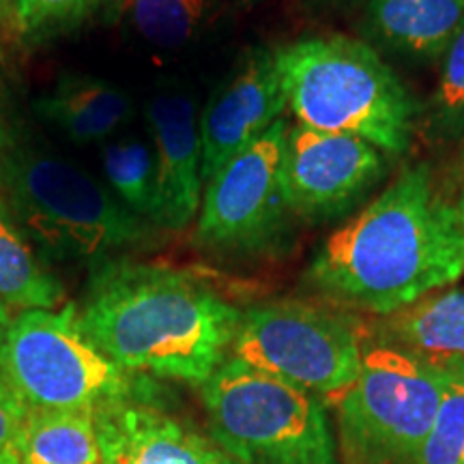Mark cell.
Returning a JSON list of instances; mask_svg holds the SVG:
<instances>
[{"label": "cell", "mask_w": 464, "mask_h": 464, "mask_svg": "<svg viewBox=\"0 0 464 464\" xmlns=\"http://www.w3.org/2000/svg\"><path fill=\"white\" fill-rule=\"evenodd\" d=\"M460 277L464 219L417 164L318 246L304 280L327 304L387 316Z\"/></svg>", "instance_id": "6da1fadb"}, {"label": "cell", "mask_w": 464, "mask_h": 464, "mask_svg": "<svg viewBox=\"0 0 464 464\" xmlns=\"http://www.w3.org/2000/svg\"><path fill=\"white\" fill-rule=\"evenodd\" d=\"M78 321L121 368L202 387L228 359L241 310L185 271L110 260L92 274Z\"/></svg>", "instance_id": "7a4b0ae2"}, {"label": "cell", "mask_w": 464, "mask_h": 464, "mask_svg": "<svg viewBox=\"0 0 464 464\" xmlns=\"http://www.w3.org/2000/svg\"><path fill=\"white\" fill-rule=\"evenodd\" d=\"M277 61L299 125L363 138L390 158L409 150L420 106L372 45L346 34L304 37L277 48Z\"/></svg>", "instance_id": "3957f363"}, {"label": "cell", "mask_w": 464, "mask_h": 464, "mask_svg": "<svg viewBox=\"0 0 464 464\" xmlns=\"http://www.w3.org/2000/svg\"><path fill=\"white\" fill-rule=\"evenodd\" d=\"M0 189L28 239L58 258L100 266L147 235L92 174L48 150L5 144Z\"/></svg>", "instance_id": "277c9868"}, {"label": "cell", "mask_w": 464, "mask_h": 464, "mask_svg": "<svg viewBox=\"0 0 464 464\" xmlns=\"http://www.w3.org/2000/svg\"><path fill=\"white\" fill-rule=\"evenodd\" d=\"M0 376L37 411L92 413L123 400H160L149 376L121 368L86 338L75 305L20 312L0 344Z\"/></svg>", "instance_id": "5b68a950"}, {"label": "cell", "mask_w": 464, "mask_h": 464, "mask_svg": "<svg viewBox=\"0 0 464 464\" xmlns=\"http://www.w3.org/2000/svg\"><path fill=\"white\" fill-rule=\"evenodd\" d=\"M200 390L211 439L237 464H340L318 396L230 357Z\"/></svg>", "instance_id": "8992f818"}, {"label": "cell", "mask_w": 464, "mask_h": 464, "mask_svg": "<svg viewBox=\"0 0 464 464\" xmlns=\"http://www.w3.org/2000/svg\"><path fill=\"white\" fill-rule=\"evenodd\" d=\"M450 376L390 344L365 348L355 385L338 404L346 464H415Z\"/></svg>", "instance_id": "52a82bcc"}, {"label": "cell", "mask_w": 464, "mask_h": 464, "mask_svg": "<svg viewBox=\"0 0 464 464\" xmlns=\"http://www.w3.org/2000/svg\"><path fill=\"white\" fill-rule=\"evenodd\" d=\"M230 359L312 396H338L355 385L363 348L344 314L301 301H266L241 312Z\"/></svg>", "instance_id": "ba28073f"}, {"label": "cell", "mask_w": 464, "mask_h": 464, "mask_svg": "<svg viewBox=\"0 0 464 464\" xmlns=\"http://www.w3.org/2000/svg\"><path fill=\"white\" fill-rule=\"evenodd\" d=\"M288 121L280 119L241 149L205 183L196 246L218 256H258L284 241L293 224L284 149Z\"/></svg>", "instance_id": "9c48e42d"}, {"label": "cell", "mask_w": 464, "mask_h": 464, "mask_svg": "<svg viewBox=\"0 0 464 464\" xmlns=\"http://www.w3.org/2000/svg\"><path fill=\"white\" fill-rule=\"evenodd\" d=\"M385 174V155L351 133L288 125L284 185L295 218L323 224L346 216Z\"/></svg>", "instance_id": "30bf717a"}, {"label": "cell", "mask_w": 464, "mask_h": 464, "mask_svg": "<svg viewBox=\"0 0 464 464\" xmlns=\"http://www.w3.org/2000/svg\"><path fill=\"white\" fill-rule=\"evenodd\" d=\"M286 108L277 48L249 50L198 119L202 181L284 119Z\"/></svg>", "instance_id": "8fae6325"}, {"label": "cell", "mask_w": 464, "mask_h": 464, "mask_svg": "<svg viewBox=\"0 0 464 464\" xmlns=\"http://www.w3.org/2000/svg\"><path fill=\"white\" fill-rule=\"evenodd\" d=\"M92 417L103 464H237L160 400H123L92 411Z\"/></svg>", "instance_id": "7c38bea8"}, {"label": "cell", "mask_w": 464, "mask_h": 464, "mask_svg": "<svg viewBox=\"0 0 464 464\" xmlns=\"http://www.w3.org/2000/svg\"><path fill=\"white\" fill-rule=\"evenodd\" d=\"M147 121L155 142V224L183 230L198 216L205 185L198 114L188 95L164 92L149 102Z\"/></svg>", "instance_id": "4fadbf2b"}, {"label": "cell", "mask_w": 464, "mask_h": 464, "mask_svg": "<svg viewBox=\"0 0 464 464\" xmlns=\"http://www.w3.org/2000/svg\"><path fill=\"white\" fill-rule=\"evenodd\" d=\"M464 22V0H368L365 37L411 58L443 56Z\"/></svg>", "instance_id": "5bb4252c"}, {"label": "cell", "mask_w": 464, "mask_h": 464, "mask_svg": "<svg viewBox=\"0 0 464 464\" xmlns=\"http://www.w3.org/2000/svg\"><path fill=\"white\" fill-rule=\"evenodd\" d=\"M382 344L432 365L464 362V286L434 290L382 321Z\"/></svg>", "instance_id": "9a60e30c"}, {"label": "cell", "mask_w": 464, "mask_h": 464, "mask_svg": "<svg viewBox=\"0 0 464 464\" xmlns=\"http://www.w3.org/2000/svg\"><path fill=\"white\" fill-rule=\"evenodd\" d=\"M34 110L73 142H97L112 136L131 116L130 95L106 80L67 73L34 102Z\"/></svg>", "instance_id": "2e32d148"}, {"label": "cell", "mask_w": 464, "mask_h": 464, "mask_svg": "<svg viewBox=\"0 0 464 464\" xmlns=\"http://www.w3.org/2000/svg\"><path fill=\"white\" fill-rule=\"evenodd\" d=\"M17 464H103L89 411L28 409L15 440Z\"/></svg>", "instance_id": "e0dca14e"}, {"label": "cell", "mask_w": 464, "mask_h": 464, "mask_svg": "<svg viewBox=\"0 0 464 464\" xmlns=\"http://www.w3.org/2000/svg\"><path fill=\"white\" fill-rule=\"evenodd\" d=\"M63 286L39 260L28 235L0 198V301L15 310H52L61 304Z\"/></svg>", "instance_id": "ac0fdd59"}, {"label": "cell", "mask_w": 464, "mask_h": 464, "mask_svg": "<svg viewBox=\"0 0 464 464\" xmlns=\"http://www.w3.org/2000/svg\"><path fill=\"white\" fill-rule=\"evenodd\" d=\"M103 172L121 205L133 216L155 222L158 211V183L155 158L147 144L138 138H123L103 149Z\"/></svg>", "instance_id": "d6986e66"}, {"label": "cell", "mask_w": 464, "mask_h": 464, "mask_svg": "<svg viewBox=\"0 0 464 464\" xmlns=\"http://www.w3.org/2000/svg\"><path fill=\"white\" fill-rule=\"evenodd\" d=\"M119 0H11L7 24L22 42L37 44L82 24Z\"/></svg>", "instance_id": "ffe728a7"}, {"label": "cell", "mask_w": 464, "mask_h": 464, "mask_svg": "<svg viewBox=\"0 0 464 464\" xmlns=\"http://www.w3.org/2000/svg\"><path fill=\"white\" fill-rule=\"evenodd\" d=\"M207 0H131V24L150 45L181 48L205 20Z\"/></svg>", "instance_id": "44dd1931"}, {"label": "cell", "mask_w": 464, "mask_h": 464, "mask_svg": "<svg viewBox=\"0 0 464 464\" xmlns=\"http://www.w3.org/2000/svg\"><path fill=\"white\" fill-rule=\"evenodd\" d=\"M426 125L439 140H456L464 133V22L440 56L439 82L428 106Z\"/></svg>", "instance_id": "7402d4cb"}, {"label": "cell", "mask_w": 464, "mask_h": 464, "mask_svg": "<svg viewBox=\"0 0 464 464\" xmlns=\"http://www.w3.org/2000/svg\"><path fill=\"white\" fill-rule=\"evenodd\" d=\"M450 376L432 430L415 464H462L464 454V381Z\"/></svg>", "instance_id": "603a6c76"}, {"label": "cell", "mask_w": 464, "mask_h": 464, "mask_svg": "<svg viewBox=\"0 0 464 464\" xmlns=\"http://www.w3.org/2000/svg\"><path fill=\"white\" fill-rule=\"evenodd\" d=\"M26 413V404L0 376V464L15 458V440Z\"/></svg>", "instance_id": "cb8c5ba5"}, {"label": "cell", "mask_w": 464, "mask_h": 464, "mask_svg": "<svg viewBox=\"0 0 464 464\" xmlns=\"http://www.w3.org/2000/svg\"><path fill=\"white\" fill-rule=\"evenodd\" d=\"M11 321H14V316H11V310L3 304V301H0V344H3L5 335H7V332H9Z\"/></svg>", "instance_id": "d4e9b609"}, {"label": "cell", "mask_w": 464, "mask_h": 464, "mask_svg": "<svg viewBox=\"0 0 464 464\" xmlns=\"http://www.w3.org/2000/svg\"><path fill=\"white\" fill-rule=\"evenodd\" d=\"M440 368H443L448 374L458 376V379L464 381V362H454V363H448V365H440Z\"/></svg>", "instance_id": "484cf974"}, {"label": "cell", "mask_w": 464, "mask_h": 464, "mask_svg": "<svg viewBox=\"0 0 464 464\" xmlns=\"http://www.w3.org/2000/svg\"><path fill=\"white\" fill-rule=\"evenodd\" d=\"M5 144H7V140H5V119H3V95H0V153H3Z\"/></svg>", "instance_id": "4316f807"}, {"label": "cell", "mask_w": 464, "mask_h": 464, "mask_svg": "<svg viewBox=\"0 0 464 464\" xmlns=\"http://www.w3.org/2000/svg\"><path fill=\"white\" fill-rule=\"evenodd\" d=\"M9 7H11V0H0V20L3 22H7Z\"/></svg>", "instance_id": "83f0119b"}, {"label": "cell", "mask_w": 464, "mask_h": 464, "mask_svg": "<svg viewBox=\"0 0 464 464\" xmlns=\"http://www.w3.org/2000/svg\"><path fill=\"white\" fill-rule=\"evenodd\" d=\"M456 207H458V211H460V216H462V219H464V177H462V185H460V196H458V200H456Z\"/></svg>", "instance_id": "f1b7e54d"}, {"label": "cell", "mask_w": 464, "mask_h": 464, "mask_svg": "<svg viewBox=\"0 0 464 464\" xmlns=\"http://www.w3.org/2000/svg\"><path fill=\"white\" fill-rule=\"evenodd\" d=\"M5 464H17V458H14V460H9V462H5Z\"/></svg>", "instance_id": "f546056e"}, {"label": "cell", "mask_w": 464, "mask_h": 464, "mask_svg": "<svg viewBox=\"0 0 464 464\" xmlns=\"http://www.w3.org/2000/svg\"><path fill=\"white\" fill-rule=\"evenodd\" d=\"M462 464H464V454H462Z\"/></svg>", "instance_id": "4dcf8cb0"}]
</instances>
